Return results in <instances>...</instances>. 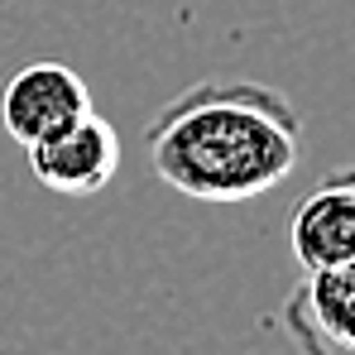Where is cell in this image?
Returning <instances> with one entry per match:
<instances>
[{
  "label": "cell",
  "instance_id": "obj_1",
  "mask_svg": "<svg viewBox=\"0 0 355 355\" xmlns=\"http://www.w3.org/2000/svg\"><path fill=\"white\" fill-rule=\"evenodd\" d=\"M149 168L192 202H250L302 154L297 106L264 82H197L149 120Z\"/></svg>",
  "mask_w": 355,
  "mask_h": 355
},
{
  "label": "cell",
  "instance_id": "obj_2",
  "mask_svg": "<svg viewBox=\"0 0 355 355\" xmlns=\"http://www.w3.org/2000/svg\"><path fill=\"white\" fill-rule=\"evenodd\" d=\"M87 111H92V92L82 72H72L67 62H24L0 92V125L19 149L67 130Z\"/></svg>",
  "mask_w": 355,
  "mask_h": 355
},
{
  "label": "cell",
  "instance_id": "obj_3",
  "mask_svg": "<svg viewBox=\"0 0 355 355\" xmlns=\"http://www.w3.org/2000/svg\"><path fill=\"white\" fill-rule=\"evenodd\" d=\"M24 154H29V173L49 192H58V197H96L120 168V135L106 116L87 111L67 130L29 144Z\"/></svg>",
  "mask_w": 355,
  "mask_h": 355
},
{
  "label": "cell",
  "instance_id": "obj_4",
  "mask_svg": "<svg viewBox=\"0 0 355 355\" xmlns=\"http://www.w3.org/2000/svg\"><path fill=\"white\" fill-rule=\"evenodd\" d=\"M288 250H293L302 274L341 269L355 259V178L351 168L327 173L288 221Z\"/></svg>",
  "mask_w": 355,
  "mask_h": 355
},
{
  "label": "cell",
  "instance_id": "obj_5",
  "mask_svg": "<svg viewBox=\"0 0 355 355\" xmlns=\"http://www.w3.org/2000/svg\"><path fill=\"white\" fill-rule=\"evenodd\" d=\"M284 327L302 355L312 351L355 355V259L341 269L302 274V284L284 302Z\"/></svg>",
  "mask_w": 355,
  "mask_h": 355
},
{
  "label": "cell",
  "instance_id": "obj_6",
  "mask_svg": "<svg viewBox=\"0 0 355 355\" xmlns=\"http://www.w3.org/2000/svg\"><path fill=\"white\" fill-rule=\"evenodd\" d=\"M312 355H341V351H312Z\"/></svg>",
  "mask_w": 355,
  "mask_h": 355
},
{
  "label": "cell",
  "instance_id": "obj_7",
  "mask_svg": "<svg viewBox=\"0 0 355 355\" xmlns=\"http://www.w3.org/2000/svg\"><path fill=\"white\" fill-rule=\"evenodd\" d=\"M351 178H355V168H351Z\"/></svg>",
  "mask_w": 355,
  "mask_h": 355
}]
</instances>
